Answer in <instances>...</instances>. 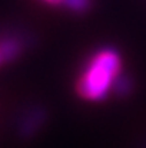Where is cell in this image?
<instances>
[{
	"mask_svg": "<svg viewBox=\"0 0 146 148\" xmlns=\"http://www.w3.org/2000/svg\"><path fill=\"white\" fill-rule=\"evenodd\" d=\"M77 97L85 102H103L110 94L130 91V81L122 75V58L113 48H102L89 56L75 82Z\"/></svg>",
	"mask_w": 146,
	"mask_h": 148,
	"instance_id": "6da1fadb",
	"label": "cell"
},
{
	"mask_svg": "<svg viewBox=\"0 0 146 148\" xmlns=\"http://www.w3.org/2000/svg\"><path fill=\"white\" fill-rule=\"evenodd\" d=\"M23 49V43L16 38H3L0 39V68L14 60Z\"/></svg>",
	"mask_w": 146,
	"mask_h": 148,
	"instance_id": "7a4b0ae2",
	"label": "cell"
}]
</instances>
